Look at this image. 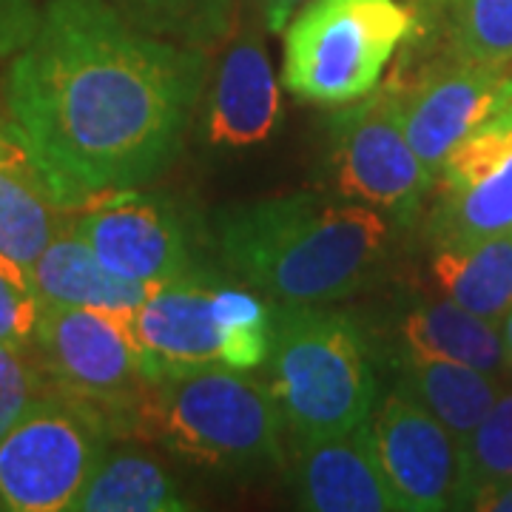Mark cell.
I'll list each match as a JSON object with an SVG mask.
<instances>
[{
	"label": "cell",
	"mask_w": 512,
	"mask_h": 512,
	"mask_svg": "<svg viewBox=\"0 0 512 512\" xmlns=\"http://www.w3.org/2000/svg\"><path fill=\"white\" fill-rule=\"evenodd\" d=\"M77 237L111 274L163 288L188 279H217L202 262L200 228L177 200L131 188L106 194L72 214Z\"/></svg>",
	"instance_id": "obj_9"
},
{
	"label": "cell",
	"mask_w": 512,
	"mask_h": 512,
	"mask_svg": "<svg viewBox=\"0 0 512 512\" xmlns=\"http://www.w3.org/2000/svg\"><path fill=\"white\" fill-rule=\"evenodd\" d=\"M396 370V387L436 416L461 444L501 396L495 376L458 362H402Z\"/></svg>",
	"instance_id": "obj_21"
},
{
	"label": "cell",
	"mask_w": 512,
	"mask_h": 512,
	"mask_svg": "<svg viewBox=\"0 0 512 512\" xmlns=\"http://www.w3.org/2000/svg\"><path fill=\"white\" fill-rule=\"evenodd\" d=\"M205 140L248 148L271 137L279 120V86L265 40L254 26H239L205 89Z\"/></svg>",
	"instance_id": "obj_15"
},
{
	"label": "cell",
	"mask_w": 512,
	"mask_h": 512,
	"mask_svg": "<svg viewBox=\"0 0 512 512\" xmlns=\"http://www.w3.org/2000/svg\"><path fill=\"white\" fill-rule=\"evenodd\" d=\"M285 421L271 387L251 370L208 365L154 382L140 439L220 473L285 467Z\"/></svg>",
	"instance_id": "obj_4"
},
{
	"label": "cell",
	"mask_w": 512,
	"mask_h": 512,
	"mask_svg": "<svg viewBox=\"0 0 512 512\" xmlns=\"http://www.w3.org/2000/svg\"><path fill=\"white\" fill-rule=\"evenodd\" d=\"M32 356L49 387L94 407L114 439H140L154 382L131 313L40 302Z\"/></svg>",
	"instance_id": "obj_6"
},
{
	"label": "cell",
	"mask_w": 512,
	"mask_h": 512,
	"mask_svg": "<svg viewBox=\"0 0 512 512\" xmlns=\"http://www.w3.org/2000/svg\"><path fill=\"white\" fill-rule=\"evenodd\" d=\"M413 29L402 0H308L285 26L282 86L319 106L353 103L379 86Z\"/></svg>",
	"instance_id": "obj_5"
},
{
	"label": "cell",
	"mask_w": 512,
	"mask_h": 512,
	"mask_svg": "<svg viewBox=\"0 0 512 512\" xmlns=\"http://www.w3.org/2000/svg\"><path fill=\"white\" fill-rule=\"evenodd\" d=\"M447 60L512 72V0H447Z\"/></svg>",
	"instance_id": "obj_23"
},
{
	"label": "cell",
	"mask_w": 512,
	"mask_h": 512,
	"mask_svg": "<svg viewBox=\"0 0 512 512\" xmlns=\"http://www.w3.org/2000/svg\"><path fill=\"white\" fill-rule=\"evenodd\" d=\"M259 3V15L268 32H285L288 20L308 3V0H256Z\"/></svg>",
	"instance_id": "obj_28"
},
{
	"label": "cell",
	"mask_w": 512,
	"mask_h": 512,
	"mask_svg": "<svg viewBox=\"0 0 512 512\" xmlns=\"http://www.w3.org/2000/svg\"><path fill=\"white\" fill-rule=\"evenodd\" d=\"M268 387L296 444L342 436L379 402L362 328L322 305L274 302Z\"/></svg>",
	"instance_id": "obj_3"
},
{
	"label": "cell",
	"mask_w": 512,
	"mask_h": 512,
	"mask_svg": "<svg viewBox=\"0 0 512 512\" xmlns=\"http://www.w3.org/2000/svg\"><path fill=\"white\" fill-rule=\"evenodd\" d=\"M114 441L94 407L49 390L0 436V495L9 512L72 510Z\"/></svg>",
	"instance_id": "obj_7"
},
{
	"label": "cell",
	"mask_w": 512,
	"mask_h": 512,
	"mask_svg": "<svg viewBox=\"0 0 512 512\" xmlns=\"http://www.w3.org/2000/svg\"><path fill=\"white\" fill-rule=\"evenodd\" d=\"M0 512H9V507H6V501H3V495H0Z\"/></svg>",
	"instance_id": "obj_31"
},
{
	"label": "cell",
	"mask_w": 512,
	"mask_h": 512,
	"mask_svg": "<svg viewBox=\"0 0 512 512\" xmlns=\"http://www.w3.org/2000/svg\"><path fill=\"white\" fill-rule=\"evenodd\" d=\"M52 387L32 353L0 345V436L29 410V404Z\"/></svg>",
	"instance_id": "obj_26"
},
{
	"label": "cell",
	"mask_w": 512,
	"mask_h": 512,
	"mask_svg": "<svg viewBox=\"0 0 512 512\" xmlns=\"http://www.w3.org/2000/svg\"><path fill=\"white\" fill-rule=\"evenodd\" d=\"M430 271L447 299L501 325L512 308V231L436 245Z\"/></svg>",
	"instance_id": "obj_19"
},
{
	"label": "cell",
	"mask_w": 512,
	"mask_h": 512,
	"mask_svg": "<svg viewBox=\"0 0 512 512\" xmlns=\"http://www.w3.org/2000/svg\"><path fill=\"white\" fill-rule=\"evenodd\" d=\"M370 433L399 510H467L464 444L402 387L373 407Z\"/></svg>",
	"instance_id": "obj_10"
},
{
	"label": "cell",
	"mask_w": 512,
	"mask_h": 512,
	"mask_svg": "<svg viewBox=\"0 0 512 512\" xmlns=\"http://www.w3.org/2000/svg\"><path fill=\"white\" fill-rule=\"evenodd\" d=\"M410 146L433 177L450 151L512 109V72L447 60L413 80H390Z\"/></svg>",
	"instance_id": "obj_11"
},
{
	"label": "cell",
	"mask_w": 512,
	"mask_h": 512,
	"mask_svg": "<svg viewBox=\"0 0 512 512\" xmlns=\"http://www.w3.org/2000/svg\"><path fill=\"white\" fill-rule=\"evenodd\" d=\"M501 336H504V350H507V367L512 370V308L501 322Z\"/></svg>",
	"instance_id": "obj_30"
},
{
	"label": "cell",
	"mask_w": 512,
	"mask_h": 512,
	"mask_svg": "<svg viewBox=\"0 0 512 512\" xmlns=\"http://www.w3.org/2000/svg\"><path fill=\"white\" fill-rule=\"evenodd\" d=\"M151 382L194 367L225 365V325L217 279H188L154 288L131 313Z\"/></svg>",
	"instance_id": "obj_13"
},
{
	"label": "cell",
	"mask_w": 512,
	"mask_h": 512,
	"mask_svg": "<svg viewBox=\"0 0 512 512\" xmlns=\"http://www.w3.org/2000/svg\"><path fill=\"white\" fill-rule=\"evenodd\" d=\"M72 222L9 117H0V256L26 274Z\"/></svg>",
	"instance_id": "obj_16"
},
{
	"label": "cell",
	"mask_w": 512,
	"mask_h": 512,
	"mask_svg": "<svg viewBox=\"0 0 512 512\" xmlns=\"http://www.w3.org/2000/svg\"><path fill=\"white\" fill-rule=\"evenodd\" d=\"M140 32L208 52L231 40L239 0H109Z\"/></svg>",
	"instance_id": "obj_22"
},
{
	"label": "cell",
	"mask_w": 512,
	"mask_h": 512,
	"mask_svg": "<svg viewBox=\"0 0 512 512\" xmlns=\"http://www.w3.org/2000/svg\"><path fill=\"white\" fill-rule=\"evenodd\" d=\"M473 510H512V481L478 495Z\"/></svg>",
	"instance_id": "obj_29"
},
{
	"label": "cell",
	"mask_w": 512,
	"mask_h": 512,
	"mask_svg": "<svg viewBox=\"0 0 512 512\" xmlns=\"http://www.w3.org/2000/svg\"><path fill=\"white\" fill-rule=\"evenodd\" d=\"M382 211L330 191L239 202L211 220L222 271L285 305H328L365 291L393 248Z\"/></svg>",
	"instance_id": "obj_2"
},
{
	"label": "cell",
	"mask_w": 512,
	"mask_h": 512,
	"mask_svg": "<svg viewBox=\"0 0 512 512\" xmlns=\"http://www.w3.org/2000/svg\"><path fill=\"white\" fill-rule=\"evenodd\" d=\"M467 510L478 495L512 481V390L501 393L464 441Z\"/></svg>",
	"instance_id": "obj_24"
},
{
	"label": "cell",
	"mask_w": 512,
	"mask_h": 512,
	"mask_svg": "<svg viewBox=\"0 0 512 512\" xmlns=\"http://www.w3.org/2000/svg\"><path fill=\"white\" fill-rule=\"evenodd\" d=\"M74 512H185L177 481L160 461L134 447H109L74 501Z\"/></svg>",
	"instance_id": "obj_20"
},
{
	"label": "cell",
	"mask_w": 512,
	"mask_h": 512,
	"mask_svg": "<svg viewBox=\"0 0 512 512\" xmlns=\"http://www.w3.org/2000/svg\"><path fill=\"white\" fill-rule=\"evenodd\" d=\"M322 180L330 194L376 208L399 225L419 214L436 177L404 134L393 83L330 114Z\"/></svg>",
	"instance_id": "obj_8"
},
{
	"label": "cell",
	"mask_w": 512,
	"mask_h": 512,
	"mask_svg": "<svg viewBox=\"0 0 512 512\" xmlns=\"http://www.w3.org/2000/svg\"><path fill=\"white\" fill-rule=\"evenodd\" d=\"M37 316L40 299L32 288V276L0 256V345L32 353Z\"/></svg>",
	"instance_id": "obj_25"
},
{
	"label": "cell",
	"mask_w": 512,
	"mask_h": 512,
	"mask_svg": "<svg viewBox=\"0 0 512 512\" xmlns=\"http://www.w3.org/2000/svg\"><path fill=\"white\" fill-rule=\"evenodd\" d=\"M402 362H458L495 379L510 370L501 325L461 308L447 296L416 302L396 316L393 365Z\"/></svg>",
	"instance_id": "obj_17"
},
{
	"label": "cell",
	"mask_w": 512,
	"mask_h": 512,
	"mask_svg": "<svg viewBox=\"0 0 512 512\" xmlns=\"http://www.w3.org/2000/svg\"><path fill=\"white\" fill-rule=\"evenodd\" d=\"M427 239L473 242L512 231V109L464 137L436 174Z\"/></svg>",
	"instance_id": "obj_12"
},
{
	"label": "cell",
	"mask_w": 512,
	"mask_h": 512,
	"mask_svg": "<svg viewBox=\"0 0 512 512\" xmlns=\"http://www.w3.org/2000/svg\"><path fill=\"white\" fill-rule=\"evenodd\" d=\"M40 6L35 0H0V60H12L35 37Z\"/></svg>",
	"instance_id": "obj_27"
},
{
	"label": "cell",
	"mask_w": 512,
	"mask_h": 512,
	"mask_svg": "<svg viewBox=\"0 0 512 512\" xmlns=\"http://www.w3.org/2000/svg\"><path fill=\"white\" fill-rule=\"evenodd\" d=\"M293 498L311 512H402L384 476L370 419L342 436L296 444Z\"/></svg>",
	"instance_id": "obj_14"
},
{
	"label": "cell",
	"mask_w": 512,
	"mask_h": 512,
	"mask_svg": "<svg viewBox=\"0 0 512 512\" xmlns=\"http://www.w3.org/2000/svg\"><path fill=\"white\" fill-rule=\"evenodd\" d=\"M208 52L131 26L109 0H46L3 106L63 208L154 183L180 160Z\"/></svg>",
	"instance_id": "obj_1"
},
{
	"label": "cell",
	"mask_w": 512,
	"mask_h": 512,
	"mask_svg": "<svg viewBox=\"0 0 512 512\" xmlns=\"http://www.w3.org/2000/svg\"><path fill=\"white\" fill-rule=\"evenodd\" d=\"M32 288L46 305L134 313L154 288L111 274L92 248L74 234L72 222L40 254L32 268Z\"/></svg>",
	"instance_id": "obj_18"
}]
</instances>
